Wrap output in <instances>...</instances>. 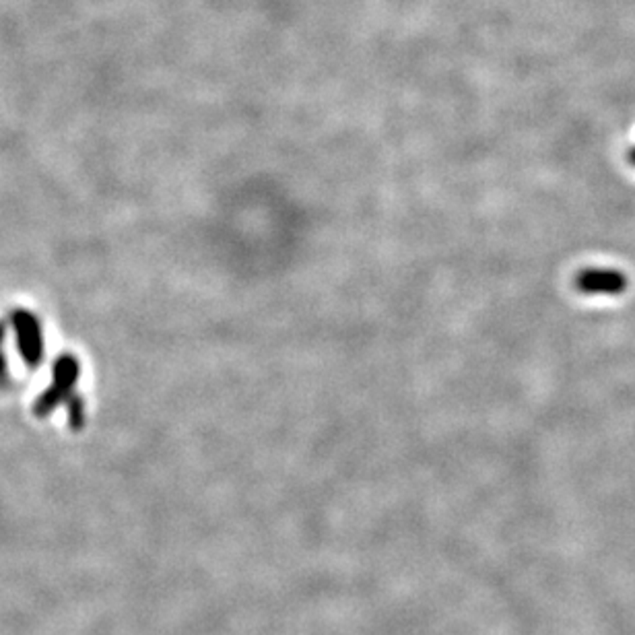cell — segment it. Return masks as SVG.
Wrapping results in <instances>:
<instances>
[{"label": "cell", "mask_w": 635, "mask_h": 635, "mask_svg": "<svg viewBox=\"0 0 635 635\" xmlns=\"http://www.w3.org/2000/svg\"><path fill=\"white\" fill-rule=\"evenodd\" d=\"M79 379V361L72 355H60L54 363L52 386L38 399L33 413L38 417H47L58 404L69 402L74 394V384Z\"/></svg>", "instance_id": "6da1fadb"}, {"label": "cell", "mask_w": 635, "mask_h": 635, "mask_svg": "<svg viewBox=\"0 0 635 635\" xmlns=\"http://www.w3.org/2000/svg\"><path fill=\"white\" fill-rule=\"evenodd\" d=\"M13 328L17 334V347L27 365H38L44 357V336L38 318L25 309L13 314Z\"/></svg>", "instance_id": "7a4b0ae2"}, {"label": "cell", "mask_w": 635, "mask_h": 635, "mask_svg": "<svg viewBox=\"0 0 635 635\" xmlns=\"http://www.w3.org/2000/svg\"><path fill=\"white\" fill-rule=\"evenodd\" d=\"M576 287L582 293H605V295H617L627 289V279L619 270H596L588 268L582 270L576 277Z\"/></svg>", "instance_id": "3957f363"}, {"label": "cell", "mask_w": 635, "mask_h": 635, "mask_svg": "<svg viewBox=\"0 0 635 635\" xmlns=\"http://www.w3.org/2000/svg\"><path fill=\"white\" fill-rule=\"evenodd\" d=\"M67 404H69V425L72 429H81L85 423V402L79 396H72Z\"/></svg>", "instance_id": "277c9868"}, {"label": "cell", "mask_w": 635, "mask_h": 635, "mask_svg": "<svg viewBox=\"0 0 635 635\" xmlns=\"http://www.w3.org/2000/svg\"><path fill=\"white\" fill-rule=\"evenodd\" d=\"M2 341H4V328L0 324V349H2ZM4 376H6V359H4V355L0 351V377Z\"/></svg>", "instance_id": "5b68a950"}, {"label": "cell", "mask_w": 635, "mask_h": 635, "mask_svg": "<svg viewBox=\"0 0 635 635\" xmlns=\"http://www.w3.org/2000/svg\"><path fill=\"white\" fill-rule=\"evenodd\" d=\"M634 161H635V153H634Z\"/></svg>", "instance_id": "8992f818"}]
</instances>
